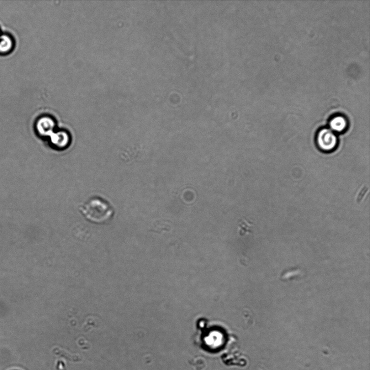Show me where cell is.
Masks as SVG:
<instances>
[{
    "mask_svg": "<svg viewBox=\"0 0 370 370\" xmlns=\"http://www.w3.org/2000/svg\"><path fill=\"white\" fill-rule=\"evenodd\" d=\"M80 211L88 220L96 224L106 223L114 214L113 209L110 204L98 198L88 200L81 206Z\"/></svg>",
    "mask_w": 370,
    "mask_h": 370,
    "instance_id": "cell-1",
    "label": "cell"
},
{
    "mask_svg": "<svg viewBox=\"0 0 370 370\" xmlns=\"http://www.w3.org/2000/svg\"><path fill=\"white\" fill-rule=\"evenodd\" d=\"M337 138L334 132L330 129L320 130L316 136V143L321 151L330 152L334 150L337 145Z\"/></svg>",
    "mask_w": 370,
    "mask_h": 370,
    "instance_id": "cell-2",
    "label": "cell"
},
{
    "mask_svg": "<svg viewBox=\"0 0 370 370\" xmlns=\"http://www.w3.org/2000/svg\"><path fill=\"white\" fill-rule=\"evenodd\" d=\"M330 126V129L332 131L337 132V133H342V132L345 130L347 128V120L342 116L337 115L331 120Z\"/></svg>",
    "mask_w": 370,
    "mask_h": 370,
    "instance_id": "cell-3",
    "label": "cell"
},
{
    "mask_svg": "<svg viewBox=\"0 0 370 370\" xmlns=\"http://www.w3.org/2000/svg\"><path fill=\"white\" fill-rule=\"evenodd\" d=\"M54 123L52 119L49 117H42L37 121L36 129L40 134H46L48 131L54 128Z\"/></svg>",
    "mask_w": 370,
    "mask_h": 370,
    "instance_id": "cell-4",
    "label": "cell"
},
{
    "mask_svg": "<svg viewBox=\"0 0 370 370\" xmlns=\"http://www.w3.org/2000/svg\"><path fill=\"white\" fill-rule=\"evenodd\" d=\"M13 41L6 35L0 36V52L6 53L12 48Z\"/></svg>",
    "mask_w": 370,
    "mask_h": 370,
    "instance_id": "cell-5",
    "label": "cell"
}]
</instances>
